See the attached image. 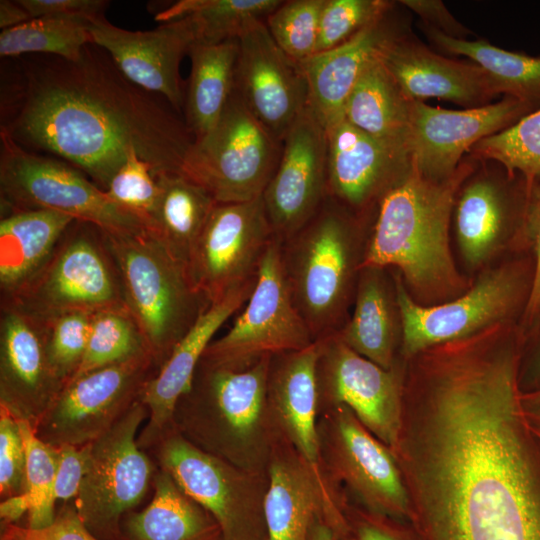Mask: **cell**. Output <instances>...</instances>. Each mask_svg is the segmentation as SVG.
<instances>
[{
  "label": "cell",
  "instance_id": "1",
  "mask_svg": "<svg viewBox=\"0 0 540 540\" xmlns=\"http://www.w3.org/2000/svg\"><path fill=\"white\" fill-rule=\"evenodd\" d=\"M514 337L487 331L407 365L395 456L426 540H540V437Z\"/></svg>",
  "mask_w": 540,
  "mask_h": 540
},
{
  "label": "cell",
  "instance_id": "2",
  "mask_svg": "<svg viewBox=\"0 0 540 540\" xmlns=\"http://www.w3.org/2000/svg\"><path fill=\"white\" fill-rule=\"evenodd\" d=\"M90 45L78 61L56 57L27 66L13 116L1 129L22 147L74 166L104 191L131 152L153 175L181 174L194 141L185 121Z\"/></svg>",
  "mask_w": 540,
  "mask_h": 540
},
{
  "label": "cell",
  "instance_id": "3",
  "mask_svg": "<svg viewBox=\"0 0 540 540\" xmlns=\"http://www.w3.org/2000/svg\"><path fill=\"white\" fill-rule=\"evenodd\" d=\"M472 173L473 165L465 161L451 176L435 180L408 160L377 204L362 268L397 271L412 299L423 306L466 292L474 279L455 263L450 223L458 193Z\"/></svg>",
  "mask_w": 540,
  "mask_h": 540
},
{
  "label": "cell",
  "instance_id": "4",
  "mask_svg": "<svg viewBox=\"0 0 540 540\" xmlns=\"http://www.w3.org/2000/svg\"><path fill=\"white\" fill-rule=\"evenodd\" d=\"M271 357L244 369L201 360L190 389L176 404L173 427L211 455L267 473L279 439L267 400Z\"/></svg>",
  "mask_w": 540,
  "mask_h": 540
},
{
  "label": "cell",
  "instance_id": "5",
  "mask_svg": "<svg viewBox=\"0 0 540 540\" xmlns=\"http://www.w3.org/2000/svg\"><path fill=\"white\" fill-rule=\"evenodd\" d=\"M373 217L327 196L317 213L282 241L288 287L315 342L338 333L350 316Z\"/></svg>",
  "mask_w": 540,
  "mask_h": 540
},
{
  "label": "cell",
  "instance_id": "6",
  "mask_svg": "<svg viewBox=\"0 0 540 540\" xmlns=\"http://www.w3.org/2000/svg\"><path fill=\"white\" fill-rule=\"evenodd\" d=\"M103 232L120 274L125 305L160 370L211 303L194 285L187 264L152 232Z\"/></svg>",
  "mask_w": 540,
  "mask_h": 540
},
{
  "label": "cell",
  "instance_id": "7",
  "mask_svg": "<svg viewBox=\"0 0 540 540\" xmlns=\"http://www.w3.org/2000/svg\"><path fill=\"white\" fill-rule=\"evenodd\" d=\"M391 272L401 320L400 357L408 360L498 324L521 323L532 290L534 259L529 251L512 252L496 266L482 269L466 292L432 306L415 302L400 274Z\"/></svg>",
  "mask_w": 540,
  "mask_h": 540
},
{
  "label": "cell",
  "instance_id": "8",
  "mask_svg": "<svg viewBox=\"0 0 540 540\" xmlns=\"http://www.w3.org/2000/svg\"><path fill=\"white\" fill-rule=\"evenodd\" d=\"M0 143L2 209L53 210L92 223L110 234L150 231L141 218L113 202L74 166L22 147L3 129Z\"/></svg>",
  "mask_w": 540,
  "mask_h": 540
},
{
  "label": "cell",
  "instance_id": "9",
  "mask_svg": "<svg viewBox=\"0 0 540 540\" xmlns=\"http://www.w3.org/2000/svg\"><path fill=\"white\" fill-rule=\"evenodd\" d=\"M1 303L14 304L44 322L70 312L126 306L103 230L74 220L32 282Z\"/></svg>",
  "mask_w": 540,
  "mask_h": 540
},
{
  "label": "cell",
  "instance_id": "10",
  "mask_svg": "<svg viewBox=\"0 0 540 540\" xmlns=\"http://www.w3.org/2000/svg\"><path fill=\"white\" fill-rule=\"evenodd\" d=\"M282 143L233 91L215 126L193 141L181 174L205 188L217 203L263 195L277 168Z\"/></svg>",
  "mask_w": 540,
  "mask_h": 540
},
{
  "label": "cell",
  "instance_id": "11",
  "mask_svg": "<svg viewBox=\"0 0 540 540\" xmlns=\"http://www.w3.org/2000/svg\"><path fill=\"white\" fill-rule=\"evenodd\" d=\"M146 419L148 409L140 398L91 443L87 472L73 503L99 540H122V518L153 489L158 467L137 442L138 430Z\"/></svg>",
  "mask_w": 540,
  "mask_h": 540
},
{
  "label": "cell",
  "instance_id": "12",
  "mask_svg": "<svg viewBox=\"0 0 540 540\" xmlns=\"http://www.w3.org/2000/svg\"><path fill=\"white\" fill-rule=\"evenodd\" d=\"M282 240L268 244L251 296L233 326L206 348L201 360L244 369L266 356L297 351L315 341L297 310L282 265Z\"/></svg>",
  "mask_w": 540,
  "mask_h": 540
},
{
  "label": "cell",
  "instance_id": "13",
  "mask_svg": "<svg viewBox=\"0 0 540 540\" xmlns=\"http://www.w3.org/2000/svg\"><path fill=\"white\" fill-rule=\"evenodd\" d=\"M323 467L369 511L413 519L411 499L397 458L344 405L319 410Z\"/></svg>",
  "mask_w": 540,
  "mask_h": 540
},
{
  "label": "cell",
  "instance_id": "14",
  "mask_svg": "<svg viewBox=\"0 0 540 540\" xmlns=\"http://www.w3.org/2000/svg\"><path fill=\"white\" fill-rule=\"evenodd\" d=\"M158 468L206 509L223 540H244V528L264 518L268 473L239 468L188 441L174 427L146 451Z\"/></svg>",
  "mask_w": 540,
  "mask_h": 540
},
{
  "label": "cell",
  "instance_id": "15",
  "mask_svg": "<svg viewBox=\"0 0 540 540\" xmlns=\"http://www.w3.org/2000/svg\"><path fill=\"white\" fill-rule=\"evenodd\" d=\"M158 371L147 353L71 379L38 422L36 435L54 447L94 442L141 398Z\"/></svg>",
  "mask_w": 540,
  "mask_h": 540
},
{
  "label": "cell",
  "instance_id": "16",
  "mask_svg": "<svg viewBox=\"0 0 540 540\" xmlns=\"http://www.w3.org/2000/svg\"><path fill=\"white\" fill-rule=\"evenodd\" d=\"M274 237L263 196L246 202L217 203L187 263L194 285L213 304L255 282Z\"/></svg>",
  "mask_w": 540,
  "mask_h": 540
},
{
  "label": "cell",
  "instance_id": "17",
  "mask_svg": "<svg viewBox=\"0 0 540 540\" xmlns=\"http://www.w3.org/2000/svg\"><path fill=\"white\" fill-rule=\"evenodd\" d=\"M319 410L348 407L395 455L402 427L406 362L384 369L359 355L336 335L317 341Z\"/></svg>",
  "mask_w": 540,
  "mask_h": 540
},
{
  "label": "cell",
  "instance_id": "18",
  "mask_svg": "<svg viewBox=\"0 0 540 540\" xmlns=\"http://www.w3.org/2000/svg\"><path fill=\"white\" fill-rule=\"evenodd\" d=\"M537 107L512 97L475 108L450 110L413 100L405 152L426 177L451 176L464 153L480 140L498 133L535 111Z\"/></svg>",
  "mask_w": 540,
  "mask_h": 540
},
{
  "label": "cell",
  "instance_id": "19",
  "mask_svg": "<svg viewBox=\"0 0 540 540\" xmlns=\"http://www.w3.org/2000/svg\"><path fill=\"white\" fill-rule=\"evenodd\" d=\"M234 90L254 117L280 143L309 105L306 77L271 37L264 20L251 22L238 38Z\"/></svg>",
  "mask_w": 540,
  "mask_h": 540
},
{
  "label": "cell",
  "instance_id": "20",
  "mask_svg": "<svg viewBox=\"0 0 540 540\" xmlns=\"http://www.w3.org/2000/svg\"><path fill=\"white\" fill-rule=\"evenodd\" d=\"M262 196L274 234L282 241L303 227L325 201L326 130L309 105L288 130Z\"/></svg>",
  "mask_w": 540,
  "mask_h": 540
},
{
  "label": "cell",
  "instance_id": "21",
  "mask_svg": "<svg viewBox=\"0 0 540 540\" xmlns=\"http://www.w3.org/2000/svg\"><path fill=\"white\" fill-rule=\"evenodd\" d=\"M65 385L49 360L46 322L1 303L0 405L35 430Z\"/></svg>",
  "mask_w": 540,
  "mask_h": 540
},
{
  "label": "cell",
  "instance_id": "22",
  "mask_svg": "<svg viewBox=\"0 0 540 540\" xmlns=\"http://www.w3.org/2000/svg\"><path fill=\"white\" fill-rule=\"evenodd\" d=\"M89 31L93 44L109 54L125 78L161 97L178 114L184 109L180 64L194 44L186 20L175 19L148 31H130L113 25L102 14L89 20Z\"/></svg>",
  "mask_w": 540,
  "mask_h": 540
},
{
  "label": "cell",
  "instance_id": "23",
  "mask_svg": "<svg viewBox=\"0 0 540 540\" xmlns=\"http://www.w3.org/2000/svg\"><path fill=\"white\" fill-rule=\"evenodd\" d=\"M267 473L264 518L268 540H309L320 515L330 527H344L337 486L316 473L281 436Z\"/></svg>",
  "mask_w": 540,
  "mask_h": 540
},
{
  "label": "cell",
  "instance_id": "24",
  "mask_svg": "<svg viewBox=\"0 0 540 540\" xmlns=\"http://www.w3.org/2000/svg\"><path fill=\"white\" fill-rule=\"evenodd\" d=\"M325 130L327 196L358 215L374 214L380 198L407 165L406 153L344 118Z\"/></svg>",
  "mask_w": 540,
  "mask_h": 540
},
{
  "label": "cell",
  "instance_id": "25",
  "mask_svg": "<svg viewBox=\"0 0 540 540\" xmlns=\"http://www.w3.org/2000/svg\"><path fill=\"white\" fill-rule=\"evenodd\" d=\"M379 57L411 100L435 97L475 108L490 104L499 95L492 79L477 64L449 59L415 40L394 34Z\"/></svg>",
  "mask_w": 540,
  "mask_h": 540
},
{
  "label": "cell",
  "instance_id": "26",
  "mask_svg": "<svg viewBox=\"0 0 540 540\" xmlns=\"http://www.w3.org/2000/svg\"><path fill=\"white\" fill-rule=\"evenodd\" d=\"M319 343L273 355L267 381V400L279 435L320 476L323 467L318 432Z\"/></svg>",
  "mask_w": 540,
  "mask_h": 540
},
{
  "label": "cell",
  "instance_id": "27",
  "mask_svg": "<svg viewBox=\"0 0 540 540\" xmlns=\"http://www.w3.org/2000/svg\"><path fill=\"white\" fill-rule=\"evenodd\" d=\"M254 286L255 282L249 283L211 304L146 385L141 400L148 409V420L137 438L141 449L149 450L173 427L176 404L190 389L196 369L214 334L248 301Z\"/></svg>",
  "mask_w": 540,
  "mask_h": 540
},
{
  "label": "cell",
  "instance_id": "28",
  "mask_svg": "<svg viewBox=\"0 0 540 540\" xmlns=\"http://www.w3.org/2000/svg\"><path fill=\"white\" fill-rule=\"evenodd\" d=\"M526 197L522 177L514 187L471 176L461 187L454 206V229L460 254L472 270L484 268L500 251L512 245Z\"/></svg>",
  "mask_w": 540,
  "mask_h": 540
},
{
  "label": "cell",
  "instance_id": "29",
  "mask_svg": "<svg viewBox=\"0 0 540 540\" xmlns=\"http://www.w3.org/2000/svg\"><path fill=\"white\" fill-rule=\"evenodd\" d=\"M387 14L342 45L299 63L308 84L309 107L324 128L343 118L361 73L395 34Z\"/></svg>",
  "mask_w": 540,
  "mask_h": 540
},
{
  "label": "cell",
  "instance_id": "30",
  "mask_svg": "<svg viewBox=\"0 0 540 540\" xmlns=\"http://www.w3.org/2000/svg\"><path fill=\"white\" fill-rule=\"evenodd\" d=\"M336 335L384 369L401 361V320L391 270L361 268L352 313Z\"/></svg>",
  "mask_w": 540,
  "mask_h": 540
},
{
  "label": "cell",
  "instance_id": "31",
  "mask_svg": "<svg viewBox=\"0 0 540 540\" xmlns=\"http://www.w3.org/2000/svg\"><path fill=\"white\" fill-rule=\"evenodd\" d=\"M74 220L46 209L11 210L1 218V302L14 299L32 282Z\"/></svg>",
  "mask_w": 540,
  "mask_h": 540
},
{
  "label": "cell",
  "instance_id": "32",
  "mask_svg": "<svg viewBox=\"0 0 540 540\" xmlns=\"http://www.w3.org/2000/svg\"><path fill=\"white\" fill-rule=\"evenodd\" d=\"M122 540H223L213 516L158 468L149 504L121 521Z\"/></svg>",
  "mask_w": 540,
  "mask_h": 540
},
{
  "label": "cell",
  "instance_id": "33",
  "mask_svg": "<svg viewBox=\"0 0 540 540\" xmlns=\"http://www.w3.org/2000/svg\"><path fill=\"white\" fill-rule=\"evenodd\" d=\"M412 101L378 55L365 67L353 87L343 118L365 133L405 152Z\"/></svg>",
  "mask_w": 540,
  "mask_h": 540
},
{
  "label": "cell",
  "instance_id": "34",
  "mask_svg": "<svg viewBox=\"0 0 540 540\" xmlns=\"http://www.w3.org/2000/svg\"><path fill=\"white\" fill-rule=\"evenodd\" d=\"M238 39L213 45H193L191 72L185 92V124L194 140L217 123L233 91Z\"/></svg>",
  "mask_w": 540,
  "mask_h": 540
},
{
  "label": "cell",
  "instance_id": "35",
  "mask_svg": "<svg viewBox=\"0 0 540 540\" xmlns=\"http://www.w3.org/2000/svg\"><path fill=\"white\" fill-rule=\"evenodd\" d=\"M159 197L151 232L179 260L188 263L191 250L213 208L211 194L180 173L154 175Z\"/></svg>",
  "mask_w": 540,
  "mask_h": 540
},
{
  "label": "cell",
  "instance_id": "36",
  "mask_svg": "<svg viewBox=\"0 0 540 540\" xmlns=\"http://www.w3.org/2000/svg\"><path fill=\"white\" fill-rule=\"evenodd\" d=\"M425 28L437 47L481 67L499 94L540 107V56L505 50L484 40L450 37L426 25Z\"/></svg>",
  "mask_w": 540,
  "mask_h": 540
},
{
  "label": "cell",
  "instance_id": "37",
  "mask_svg": "<svg viewBox=\"0 0 540 540\" xmlns=\"http://www.w3.org/2000/svg\"><path fill=\"white\" fill-rule=\"evenodd\" d=\"M280 0H182L156 15L163 23L187 21L193 45H213L238 39L247 26L265 18Z\"/></svg>",
  "mask_w": 540,
  "mask_h": 540
},
{
  "label": "cell",
  "instance_id": "38",
  "mask_svg": "<svg viewBox=\"0 0 540 540\" xmlns=\"http://www.w3.org/2000/svg\"><path fill=\"white\" fill-rule=\"evenodd\" d=\"M89 44H93L89 20L39 17L2 30L0 55L14 57L27 53H42L75 62L81 58L83 50Z\"/></svg>",
  "mask_w": 540,
  "mask_h": 540
},
{
  "label": "cell",
  "instance_id": "39",
  "mask_svg": "<svg viewBox=\"0 0 540 540\" xmlns=\"http://www.w3.org/2000/svg\"><path fill=\"white\" fill-rule=\"evenodd\" d=\"M147 353L145 339L126 306L95 311L87 348L73 378Z\"/></svg>",
  "mask_w": 540,
  "mask_h": 540
},
{
  "label": "cell",
  "instance_id": "40",
  "mask_svg": "<svg viewBox=\"0 0 540 540\" xmlns=\"http://www.w3.org/2000/svg\"><path fill=\"white\" fill-rule=\"evenodd\" d=\"M471 158L495 161L507 178H523L527 185H540V108L512 126L477 142Z\"/></svg>",
  "mask_w": 540,
  "mask_h": 540
},
{
  "label": "cell",
  "instance_id": "41",
  "mask_svg": "<svg viewBox=\"0 0 540 540\" xmlns=\"http://www.w3.org/2000/svg\"><path fill=\"white\" fill-rule=\"evenodd\" d=\"M26 456V492L32 500L28 512V528L41 529L55 519L53 486L57 471L58 447L42 441L27 421L17 420Z\"/></svg>",
  "mask_w": 540,
  "mask_h": 540
},
{
  "label": "cell",
  "instance_id": "42",
  "mask_svg": "<svg viewBox=\"0 0 540 540\" xmlns=\"http://www.w3.org/2000/svg\"><path fill=\"white\" fill-rule=\"evenodd\" d=\"M324 2L282 1L264 20L277 46L296 63L316 54Z\"/></svg>",
  "mask_w": 540,
  "mask_h": 540
},
{
  "label": "cell",
  "instance_id": "43",
  "mask_svg": "<svg viewBox=\"0 0 540 540\" xmlns=\"http://www.w3.org/2000/svg\"><path fill=\"white\" fill-rule=\"evenodd\" d=\"M392 4L385 0H325L316 54L334 49L385 16Z\"/></svg>",
  "mask_w": 540,
  "mask_h": 540
},
{
  "label": "cell",
  "instance_id": "44",
  "mask_svg": "<svg viewBox=\"0 0 540 540\" xmlns=\"http://www.w3.org/2000/svg\"><path fill=\"white\" fill-rule=\"evenodd\" d=\"M92 312L76 311L46 321L51 365L67 384L79 369L89 339Z\"/></svg>",
  "mask_w": 540,
  "mask_h": 540
},
{
  "label": "cell",
  "instance_id": "45",
  "mask_svg": "<svg viewBox=\"0 0 540 540\" xmlns=\"http://www.w3.org/2000/svg\"><path fill=\"white\" fill-rule=\"evenodd\" d=\"M105 192L117 205L141 218L151 231L159 187L151 167L135 152L129 154Z\"/></svg>",
  "mask_w": 540,
  "mask_h": 540
},
{
  "label": "cell",
  "instance_id": "46",
  "mask_svg": "<svg viewBox=\"0 0 540 540\" xmlns=\"http://www.w3.org/2000/svg\"><path fill=\"white\" fill-rule=\"evenodd\" d=\"M526 184V183H525ZM512 251H529L534 259V278L529 302L520 327L525 334L540 315V185L526 184V197L521 222Z\"/></svg>",
  "mask_w": 540,
  "mask_h": 540
},
{
  "label": "cell",
  "instance_id": "47",
  "mask_svg": "<svg viewBox=\"0 0 540 540\" xmlns=\"http://www.w3.org/2000/svg\"><path fill=\"white\" fill-rule=\"evenodd\" d=\"M26 456L18 421L0 405V497L26 492Z\"/></svg>",
  "mask_w": 540,
  "mask_h": 540
},
{
  "label": "cell",
  "instance_id": "48",
  "mask_svg": "<svg viewBox=\"0 0 540 540\" xmlns=\"http://www.w3.org/2000/svg\"><path fill=\"white\" fill-rule=\"evenodd\" d=\"M1 540H99L85 526L74 503L64 502L53 523L31 529L17 524H1Z\"/></svg>",
  "mask_w": 540,
  "mask_h": 540
},
{
  "label": "cell",
  "instance_id": "49",
  "mask_svg": "<svg viewBox=\"0 0 540 540\" xmlns=\"http://www.w3.org/2000/svg\"><path fill=\"white\" fill-rule=\"evenodd\" d=\"M91 443L83 446L64 444L58 447L59 458L53 486L55 502H68L78 495L87 472Z\"/></svg>",
  "mask_w": 540,
  "mask_h": 540
},
{
  "label": "cell",
  "instance_id": "50",
  "mask_svg": "<svg viewBox=\"0 0 540 540\" xmlns=\"http://www.w3.org/2000/svg\"><path fill=\"white\" fill-rule=\"evenodd\" d=\"M32 18L63 17L90 20L104 14L103 0H18Z\"/></svg>",
  "mask_w": 540,
  "mask_h": 540
},
{
  "label": "cell",
  "instance_id": "51",
  "mask_svg": "<svg viewBox=\"0 0 540 540\" xmlns=\"http://www.w3.org/2000/svg\"><path fill=\"white\" fill-rule=\"evenodd\" d=\"M400 3L419 15L426 26L450 37L464 39V35L469 32L452 16L442 1L402 0Z\"/></svg>",
  "mask_w": 540,
  "mask_h": 540
},
{
  "label": "cell",
  "instance_id": "52",
  "mask_svg": "<svg viewBox=\"0 0 540 540\" xmlns=\"http://www.w3.org/2000/svg\"><path fill=\"white\" fill-rule=\"evenodd\" d=\"M519 385L521 392L540 388V315L524 336Z\"/></svg>",
  "mask_w": 540,
  "mask_h": 540
},
{
  "label": "cell",
  "instance_id": "53",
  "mask_svg": "<svg viewBox=\"0 0 540 540\" xmlns=\"http://www.w3.org/2000/svg\"><path fill=\"white\" fill-rule=\"evenodd\" d=\"M31 507L32 500L27 492L3 499L0 503L1 524H16Z\"/></svg>",
  "mask_w": 540,
  "mask_h": 540
},
{
  "label": "cell",
  "instance_id": "54",
  "mask_svg": "<svg viewBox=\"0 0 540 540\" xmlns=\"http://www.w3.org/2000/svg\"><path fill=\"white\" fill-rule=\"evenodd\" d=\"M30 19H32V17L18 0L0 1V28H2V30L18 26Z\"/></svg>",
  "mask_w": 540,
  "mask_h": 540
},
{
  "label": "cell",
  "instance_id": "55",
  "mask_svg": "<svg viewBox=\"0 0 540 540\" xmlns=\"http://www.w3.org/2000/svg\"><path fill=\"white\" fill-rule=\"evenodd\" d=\"M357 540H402L389 530L372 522H362L357 528Z\"/></svg>",
  "mask_w": 540,
  "mask_h": 540
},
{
  "label": "cell",
  "instance_id": "56",
  "mask_svg": "<svg viewBox=\"0 0 540 540\" xmlns=\"http://www.w3.org/2000/svg\"><path fill=\"white\" fill-rule=\"evenodd\" d=\"M521 404L529 421L540 425V388L521 392Z\"/></svg>",
  "mask_w": 540,
  "mask_h": 540
},
{
  "label": "cell",
  "instance_id": "57",
  "mask_svg": "<svg viewBox=\"0 0 540 540\" xmlns=\"http://www.w3.org/2000/svg\"><path fill=\"white\" fill-rule=\"evenodd\" d=\"M309 540H335L331 527L323 522L316 521L310 531Z\"/></svg>",
  "mask_w": 540,
  "mask_h": 540
},
{
  "label": "cell",
  "instance_id": "58",
  "mask_svg": "<svg viewBox=\"0 0 540 540\" xmlns=\"http://www.w3.org/2000/svg\"><path fill=\"white\" fill-rule=\"evenodd\" d=\"M530 423H531V426H532L534 432L540 437V425L532 423V422H530Z\"/></svg>",
  "mask_w": 540,
  "mask_h": 540
}]
</instances>
